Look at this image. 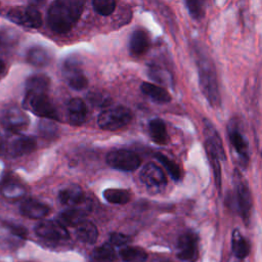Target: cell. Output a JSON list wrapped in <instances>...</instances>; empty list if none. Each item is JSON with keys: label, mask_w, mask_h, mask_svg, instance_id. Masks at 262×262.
Wrapping results in <instances>:
<instances>
[{"label": "cell", "mask_w": 262, "mask_h": 262, "mask_svg": "<svg viewBox=\"0 0 262 262\" xmlns=\"http://www.w3.org/2000/svg\"><path fill=\"white\" fill-rule=\"evenodd\" d=\"M85 216L86 212L82 209H69L59 214L57 221L64 227H77L79 224L85 221Z\"/></svg>", "instance_id": "22"}, {"label": "cell", "mask_w": 262, "mask_h": 262, "mask_svg": "<svg viewBox=\"0 0 262 262\" xmlns=\"http://www.w3.org/2000/svg\"><path fill=\"white\" fill-rule=\"evenodd\" d=\"M106 163L114 169L131 172L135 171L140 166L141 160L133 151L125 149H116L107 154Z\"/></svg>", "instance_id": "6"}, {"label": "cell", "mask_w": 262, "mask_h": 262, "mask_svg": "<svg viewBox=\"0 0 262 262\" xmlns=\"http://www.w3.org/2000/svg\"><path fill=\"white\" fill-rule=\"evenodd\" d=\"M27 236L24 227L14 224H3L0 227V242L4 245L14 247L19 246Z\"/></svg>", "instance_id": "12"}, {"label": "cell", "mask_w": 262, "mask_h": 262, "mask_svg": "<svg viewBox=\"0 0 262 262\" xmlns=\"http://www.w3.org/2000/svg\"><path fill=\"white\" fill-rule=\"evenodd\" d=\"M35 232L38 236L48 241H63L68 239L70 234L62 224L58 221H42L35 227Z\"/></svg>", "instance_id": "11"}, {"label": "cell", "mask_w": 262, "mask_h": 262, "mask_svg": "<svg viewBox=\"0 0 262 262\" xmlns=\"http://www.w3.org/2000/svg\"><path fill=\"white\" fill-rule=\"evenodd\" d=\"M59 202L67 206H76L84 202L85 193L78 185H71L58 193Z\"/></svg>", "instance_id": "18"}, {"label": "cell", "mask_w": 262, "mask_h": 262, "mask_svg": "<svg viewBox=\"0 0 262 262\" xmlns=\"http://www.w3.org/2000/svg\"><path fill=\"white\" fill-rule=\"evenodd\" d=\"M177 257L183 262H195L199 259V237L193 231L180 235L177 244Z\"/></svg>", "instance_id": "8"}, {"label": "cell", "mask_w": 262, "mask_h": 262, "mask_svg": "<svg viewBox=\"0 0 262 262\" xmlns=\"http://www.w3.org/2000/svg\"><path fill=\"white\" fill-rule=\"evenodd\" d=\"M156 159L164 166V168L167 170V172L169 173V175L175 180H179L181 173H180V169L178 167V165L173 162L172 160H170L168 157H166L165 155L161 154V152H157L156 154Z\"/></svg>", "instance_id": "32"}, {"label": "cell", "mask_w": 262, "mask_h": 262, "mask_svg": "<svg viewBox=\"0 0 262 262\" xmlns=\"http://www.w3.org/2000/svg\"><path fill=\"white\" fill-rule=\"evenodd\" d=\"M204 132L206 134V141H208L215 148L220 160L224 161L226 157H225V151L222 145V141L220 139L218 132L216 131L214 126L211 124V122L208 120H204Z\"/></svg>", "instance_id": "20"}, {"label": "cell", "mask_w": 262, "mask_h": 262, "mask_svg": "<svg viewBox=\"0 0 262 262\" xmlns=\"http://www.w3.org/2000/svg\"><path fill=\"white\" fill-rule=\"evenodd\" d=\"M103 198L111 204L123 205V204H127L130 201L131 194L126 189L107 188L103 191Z\"/></svg>", "instance_id": "30"}, {"label": "cell", "mask_w": 262, "mask_h": 262, "mask_svg": "<svg viewBox=\"0 0 262 262\" xmlns=\"http://www.w3.org/2000/svg\"><path fill=\"white\" fill-rule=\"evenodd\" d=\"M228 137L234 150L239 156L243 163L247 165L249 161V145L247 140L244 138L242 133L235 128H230L228 130Z\"/></svg>", "instance_id": "17"}, {"label": "cell", "mask_w": 262, "mask_h": 262, "mask_svg": "<svg viewBox=\"0 0 262 262\" xmlns=\"http://www.w3.org/2000/svg\"><path fill=\"white\" fill-rule=\"evenodd\" d=\"M76 235L83 243L93 244L98 237V230L92 222L85 220L76 227Z\"/></svg>", "instance_id": "23"}, {"label": "cell", "mask_w": 262, "mask_h": 262, "mask_svg": "<svg viewBox=\"0 0 262 262\" xmlns=\"http://www.w3.org/2000/svg\"><path fill=\"white\" fill-rule=\"evenodd\" d=\"M50 80L45 75H34L27 80L24 106L37 116L58 120L57 112L48 97Z\"/></svg>", "instance_id": "1"}, {"label": "cell", "mask_w": 262, "mask_h": 262, "mask_svg": "<svg viewBox=\"0 0 262 262\" xmlns=\"http://www.w3.org/2000/svg\"><path fill=\"white\" fill-rule=\"evenodd\" d=\"M120 256L124 262H144L147 258L146 252L138 247H125L121 250Z\"/></svg>", "instance_id": "31"}, {"label": "cell", "mask_w": 262, "mask_h": 262, "mask_svg": "<svg viewBox=\"0 0 262 262\" xmlns=\"http://www.w3.org/2000/svg\"><path fill=\"white\" fill-rule=\"evenodd\" d=\"M36 148V141L29 136L18 135L14 137L7 146V152L11 157H21L32 152Z\"/></svg>", "instance_id": "15"}, {"label": "cell", "mask_w": 262, "mask_h": 262, "mask_svg": "<svg viewBox=\"0 0 262 262\" xmlns=\"http://www.w3.org/2000/svg\"><path fill=\"white\" fill-rule=\"evenodd\" d=\"M132 120V113L129 108L119 105L102 111L97 119L98 126L103 130L115 131L123 128Z\"/></svg>", "instance_id": "4"}, {"label": "cell", "mask_w": 262, "mask_h": 262, "mask_svg": "<svg viewBox=\"0 0 262 262\" xmlns=\"http://www.w3.org/2000/svg\"><path fill=\"white\" fill-rule=\"evenodd\" d=\"M198 72L200 87L203 94L212 106H219L220 104V93L217 81L216 72L214 64L207 56L198 55Z\"/></svg>", "instance_id": "3"}, {"label": "cell", "mask_w": 262, "mask_h": 262, "mask_svg": "<svg viewBox=\"0 0 262 262\" xmlns=\"http://www.w3.org/2000/svg\"><path fill=\"white\" fill-rule=\"evenodd\" d=\"M261 157H262V151H261Z\"/></svg>", "instance_id": "39"}, {"label": "cell", "mask_w": 262, "mask_h": 262, "mask_svg": "<svg viewBox=\"0 0 262 262\" xmlns=\"http://www.w3.org/2000/svg\"><path fill=\"white\" fill-rule=\"evenodd\" d=\"M149 46V39L147 34L142 30H136L132 33L129 42V48L132 54L141 55L146 52Z\"/></svg>", "instance_id": "19"}, {"label": "cell", "mask_w": 262, "mask_h": 262, "mask_svg": "<svg viewBox=\"0 0 262 262\" xmlns=\"http://www.w3.org/2000/svg\"><path fill=\"white\" fill-rule=\"evenodd\" d=\"M130 242V237L126 234L119 233V232H113L110 235V244L113 246H124Z\"/></svg>", "instance_id": "35"}, {"label": "cell", "mask_w": 262, "mask_h": 262, "mask_svg": "<svg viewBox=\"0 0 262 262\" xmlns=\"http://www.w3.org/2000/svg\"><path fill=\"white\" fill-rule=\"evenodd\" d=\"M7 18L15 24L32 29H37L42 26L41 13L33 6L13 7L7 12Z\"/></svg>", "instance_id": "7"}, {"label": "cell", "mask_w": 262, "mask_h": 262, "mask_svg": "<svg viewBox=\"0 0 262 262\" xmlns=\"http://www.w3.org/2000/svg\"><path fill=\"white\" fill-rule=\"evenodd\" d=\"M83 8L84 2L81 0H57L48 9L47 24L55 33H67L79 20Z\"/></svg>", "instance_id": "2"}, {"label": "cell", "mask_w": 262, "mask_h": 262, "mask_svg": "<svg viewBox=\"0 0 262 262\" xmlns=\"http://www.w3.org/2000/svg\"><path fill=\"white\" fill-rule=\"evenodd\" d=\"M5 73V63L0 59V79L3 77Z\"/></svg>", "instance_id": "37"}, {"label": "cell", "mask_w": 262, "mask_h": 262, "mask_svg": "<svg viewBox=\"0 0 262 262\" xmlns=\"http://www.w3.org/2000/svg\"><path fill=\"white\" fill-rule=\"evenodd\" d=\"M27 60L34 67H45L50 62L51 54L46 48L35 46L28 51Z\"/></svg>", "instance_id": "25"}, {"label": "cell", "mask_w": 262, "mask_h": 262, "mask_svg": "<svg viewBox=\"0 0 262 262\" xmlns=\"http://www.w3.org/2000/svg\"><path fill=\"white\" fill-rule=\"evenodd\" d=\"M88 110L86 103L78 97L71 99L67 105L68 121L72 125H82L87 118Z\"/></svg>", "instance_id": "14"}, {"label": "cell", "mask_w": 262, "mask_h": 262, "mask_svg": "<svg viewBox=\"0 0 262 262\" xmlns=\"http://www.w3.org/2000/svg\"><path fill=\"white\" fill-rule=\"evenodd\" d=\"M140 89L142 93H144L145 95H147L158 103H167L171 100V96L166 89L158 85H155L152 83L143 82L140 85Z\"/></svg>", "instance_id": "21"}, {"label": "cell", "mask_w": 262, "mask_h": 262, "mask_svg": "<svg viewBox=\"0 0 262 262\" xmlns=\"http://www.w3.org/2000/svg\"><path fill=\"white\" fill-rule=\"evenodd\" d=\"M141 182L148 188L160 190L167 184L166 175L163 170L154 163H148L143 166L139 174Z\"/></svg>", "instance_id": "9"}, {"label": "cell", "mask_w": 262, "mask_h": 262, "mask_svg": "<svg viewBox=\"0 0 262 262\" xmlns=\"http://www.w3.org/2000/svg\"><path fill=\"white\" fill-rule=\"evenodd\" d=\"M188 12L191 15L192 18L194 19H201L204 14H205V10L203 7V2L202 1H193V0H189L185 2Z\"/></svg>", "instance_id": "34"}, {"label": "cell", "mask_w": 262, "mask_h": 262, "mask_svg": "<svg viewBox=\"0 0 262 262\" xmlns=\"http://www.w3.org/2000/svg\"><path fill=\"white\" fill-rule=\"evenodd\" d=\"M62 73L68 85L73 89L82 90L88 84V80L84 75L79 62L73 58H68L64 61Z\"/></svg>", "instance_id": "10"}, {"label": "cell", "mask_w": 262, "mask_h": 262, "mask_svg": "<svg viewBox=\"0 0 262 262\" xmlns=\"http://www.w3.org/2000/svg\"><path fill=\"white\" fill-rule=\"evenodd\" d=\"M94 262H114L116 260V253L113 246L107 243L97 247L91 254Z\"/></svg>", "instance_id": "29"}, {"label": "cell", "mask_w": 262, "mask_h": 262, "mask_svg": "<svg viewBox=\"0 0 262 262\" xmlns=\"http://www.w3.org/2000/svg\"><path fill=\"white\" fill-rule=\"evenodd\" d=\"M231 249L236 258L244 259L250 254L251 246L247 238H245L239 230L234 229L231 236Z\"/></svg>", "instance_id": "24"}, {"label": "cell", "mask_w": 262, "mask_h": 262, "mask_svg": "<svg viewBox=\"0 0 262 262\" xmlns=\"http://www.w3.org/2000/svg\"><path fill=\"white\" fill-rule=\"evenodd\" d=\"M11 32H0V45L1 46H7L14 41L13 34H9Z\"/></svg>", "instance_id": "36"}, {"label": "cell", "mask_w": 262, "mask_h": 262, "mask_svg": "<svg viewBox=\"0 0 262 262\" xmlns=\"http://www.w3.org/2000/svg\"><path fill=\"white\" fill-rule=\"evenodd\" d=\"M29 124V118L25 113L16 107H12L6 112L3 118L4 127L11 131L18 133L21 130L26 129Z\"/></svg>", "instance_id": "13"}, {"label": "cell", "mask_w": 262, "mask_h": 262, "mask_svg": "<svg viewBox=\"0 0 262 262\" xmlns=\"http://www.w3.org/2000/svg\"><path fill=\"white\" fill-rule=\"evenodd\" d=\"M0 192L8 199H17L25 194L26 189L25 187L17 181L13 179H6L3 181Z\"/></svg>", "instance_id": "28"}, {"label": "cell", "mask_w": 262, "mask_h": 262, "mask_svg": "<svg viewBox=\"0 0 262 262\" xmlns=\"http://www.w3.org/2000/svg\"><path fill=\"white\" fill-rule=\"evenodd\" d=\"M234 190L237 211L245 223H249L252 212V194L247 181L238 171H234Z\"/></svg>", "instance_id": "5"}, {"label": "cell", "mask_w": 262, "mask_h": 262, "mask_svg": "<svg viewBox=\"0 0 262 262\" xmlns=\"http://www.w3.org/2000/svg\"><path fill=\"white\" fill-rule=\"evenodd\" d=\"M205 149H206L208 159L210 161V164H211L213 172H214V178H215L216 186H217L218 190H220V187H221V167H220V161L221 160H220L218 154L216 152L215 148L208 141H205Z\"/></svg>", "instance_id": "27"}, {"label": "cell", "mask_w": 262, "mask_h": 262, "mask_svg": "<svg viewBox=\"0 0 262 262\" xmlns=\"http://www.w3.org/2000/svg\"><path fill=\"white\" fill-rule=\"evenodd\" d=\"M149 134L151 139L158 144H166L168 141V134L166 130V125L163 120L157 118L152 119L149 124Z\"/></svg>", "instance_id": "26"}, {"label": "cell", "mask_w": 262, "mask_h": 262, "mask_svg": "<svg viewBox=\"0 0 262 262\" xmlns=\"http://www.w3.org/2000/svg\"><path fill=\"white\" fill-rule=\"evenodd\" d=\"M2 144H3V141H2V137L0 136V149H1V147H2Z\"/></svg>", "instance_id": "38"}, {"label": "cell", "mask_w": 262, "mask_h": 262, "mask_svg": "<svg viewBox=\"0 0 262 262\" xmlns=\"http://www.w3.org/2000/svg\"><path fill=\"white\" fill-rule=\"evenodd\" d=\"M19 212L28 218L41 219L48 215L49 207L37 200L28 199L20 204Z\"/></svg>", "instance_id": "16"}, {"label": "cell", "mask_w": 262, "mask_h": 262, "mask_svg": "<svg viewBox=\"0 0 262 262\" xmlns=\"http://www.w3.org/2000/svg\"><path fill=\"white\" fill-rule=\"evenodd\" d=\"M92 5L94 10L103 16L111 15L116 8V2L114 0H94Z\"/></svg>", "instance_id": "33"}]
</instances>
